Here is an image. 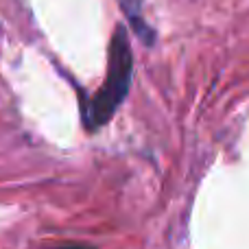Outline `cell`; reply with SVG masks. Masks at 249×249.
Returning <instances> with one entry per match:
<instances>
[{"label":"cell","instance_id":"3957f363","mask_svg":"<svg viewBox=\"0 0 249 249\" xmlns=\"http://www.w3.org/2000/svg\"><path fill=\"white\" fill-rule=\"evenodd\" d=\"M57 249H94V247H86V245H66V247H57Z\"/></svg>","mask_w":249,"mask_h":249},{"label":"cell","instance_id":"7a4b0ae2","mask_svg":"<svg viewBox=\"0 0 249 249\" xmlns=\"http://www.w3.org/2000/svg\"><path fill=\"white\" fill-rule=\"evenodd\" d=\"M140 2L142 0H121V4H123V9H124V13H127V18H129V22H131V26L136 29V33L140 35V39L144 44H153V31L149 29V26L142 22V18H140Z\"/></svg>","mask_w":249,"mask_h":249},{"label":"cell","instance_id":"6da1fadb","mask_svg":"<svg viewBox=\"0 0 249 249\" xmlns=\"http://www.w3.org/2000/svg\"><path fill=\"white\" fill-rule=\"evenodd\" d=\"M133 72V53L129 46V35L127 29L121 24L116 26L112 42H109V66H107V77L94 99L90 101L88 107H83V123L88 129H99L109 123L118 105L124 101L129 92V83H131Z\"/></svg>","mask_w":249,"mask_h":249}]
</instances>
